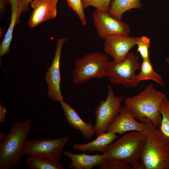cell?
<instances>
[{
	"label": "cell",
	"instance_id": "1",
	"mask_svg": "<svg viewBox=\"0 0 169 169\" xmlns=\"http://www.w3.org/2000/svg\"><path fill=\"white\" fill-rule=\"evenodd\" d=\"M145 139L140 160L144 169H169V137L147 118L144 119Z\"/></svg>",
	"mask_w": 169,
	"mask_h": 169
},
{
	"label": "cell",
	"instance_id": "2",
	"mask_svg": "<svg viewBox=\"0 0 169 169\" xmlns=\"http://www.w3.org/2000/svg\"><path fill=\"white\" fill-rule=\"evenodd\" d=\"M166 96L151 83L138 94L126 98L125 105L138 121L143 122L147 118L159 127L161 120L160 105Z\"/></svg>",
	"mask_w": 169,
	"mask_h": 169
},
{
	"label": "cell",
	"instance_id": "3",
	"mask_svg": "<svg viewBox=\"0 0 169 169\" xmlns=\"http://www.w3.org/2000/svg\"><path fill=\"white\" fill-rule=\"evenodd\" d=\"M145 139L143 131H131L109 145L102 154L106 161L118 160L128 164L132 169H144L139 161Z\"/></svg>",
	"mask_w": 169,
	"mask_h": 169
},
{
	"label": "cell",
	"instance_id": "4",
	"mask_svg": "<svg viewBox=\"0 0 169 169\" xmlns=\"http://www.w3.org/2000/svg\"><path fill=\"white\" fill-rule=\"evenodd\" d=\"M31 122V118H28L16 123L9 130L5 139L0 142V169L12 168L22 159Z\"/></svg>",
	"mask_w": 169,
	"mask_h": 169
},
{
	"label": "cell",
	"instance_id": "5",
	"mask_svg": "<svg viewBox=\"0 0 169 169\" xmlns=\"http://www.w3.org/2000/svg\"><path fill=\"white\" fill-rule=\"evenodd\" d=\"M109 57L100 52L87 54L76 60L71 75L74 83L80 84L90 79L106 77Z\"/></svg>",
	"mask_w": 169,
	"mask_h": 169
},
{
	"label": "cell",
	"instance_id": "6",
	"mask_svg": "<svg viewBox=\"0 0 169 169\" xmlns=\"http://www.w3.org/2000/svg\"><path fill=\"white\" fill-rule=\"evenodd\" d=\"M141 65L138 56L132 52H130L122 61H109L107 68L106 77L113 84H121L125 87L135 88L138 85L135 81V73L140 70Z\"/></svg>",
	"mask_w": 169,
	"mask_h": 169
},
{
	"label": "cell",
	"instance_id": "7",
	"mask_svg": "<svg viewBox=\"0 0 169 169\" xmlns=\"http://www.w3.org/2000/svg\"><path fill=\"white\" fill-rule=\"evenodd\" d=\"M106 99L100 102L94 111L95 121L94 131L97 136L106 132L108 127L119 114L124 99L123 96L115 95L110 84L108 85Z\"/></svg>",
	"mask_w": 169,
	"mask_h": 169
},
{
	"label": "cell",
	"instance_id": "8",
	"mask_svg": "<svg viewBox=\"0 0 169 169\" xmlns=\"http://www.w3.org/2000/svg\"><path fill=\"white\" fill-rule=\"evenodd\" d=\"M69 139L65 136L27 140L24 146L23 154L45 157L59 162L62 150Z\"/></svg>",
	"mask_w": 169,
	"mask_h": 169
},
{
	"label": "cell",
	"instance_id": "9",
	"mask_svg": "<svg viewBox=\"0 0 169 169\" xmlns=\"http://www.w3.org/2000/svg\"><path fill=\"white\" fill-rule=\"evenodd\" d=\"M92 19L97 33L102 39L116 35H129L131 30L126 23L118 20L109 13L96 9L92 13Z\"/></svg>",
	"mask_w": 169,
	"mask_h": 169
},
{
	"label": "cell",
	"instance_id": "10",
	"mask_svg": "<svg viewBox=\"0 0 169 169\" xmlns=\"http://www.w3.org/2000/svg\"><path fill=\"white\" fill-rule=\"evenodd\" d=\"M67 40L66 38L57 40L54 57L45 76L48 87V96L50 100L54 101L64 100L60 89V61L63 46Z\"/></svg>",
	"mask_w": 169,
	"mask_h": 169
},
{
	"label": "cell",
	"instance_id": "11",
	"mask_svg": "<svg viewBox=\"0 0 169 169\" xmlns=\"http://www.w3.org/2000/svg\"><path fill=\"white\" fill-rule=\"evenodd\" d=\"M139 37L126 35H116L105 39L103 50L115 62L122 61L126 57L131 49L137 44Z\"/></svg>",
	"mask_w": 169,
	"mask_h": 169
},
{
	"label": "cell",
	"instance_id": "12",
	"mask_svg": "<svg viewBox=\"0 0 169 169\" xmlns=\"http://www.w3.org/2000/svg\"><path fill=\"white\" fill-rule=\"evenodd\" d=\"M144 125L135 118L125 105L121 106L120 112L108 127L106 132L122 135L128 131L143 132Z\"/></svg>",
	"mask_w": 169,
	"mask_h": 169
},
{
	"label": "cell",
	"instance_id": "13",
	"mask_svg": "<svg viewBox=\"0 0 169 169\" xmlns=\"http://www.w3.org/2000/svg\"><path fill=\"white\" fill-rule=\"evenodd\" d=\"M58 0H34L30 4L33 11L28 20V26L34 28L57 16Z\"/></svg>",
	"mask_w": 169,
	"mask_h": 169
},
{
	"label": "cell",
	"instance_id": "14",
	"mask_svg": "<svg viewBox=\"0 0 169 169\" xmlns=\"http://www.w3.org/2000/svg\"><path fill=\"white\" fill-rule=\"evenodd\" d=\"M59 102L65 116L66 121L69 126L79 131L85 139H90L94 135V125L91 122H85L75 109L64 100Z\"/></svg>",
	"mask_w": 169,
	"mask_h": 169
},
{
	"label": "cell",
	"instance_id": "15",
	"mask_svg": "<svg viewBox=\"0 0 169 169\" xmlns=\"http://www.w3.org/2000/svg\"><path fill=\"white\" fill-rule=\"evenodd\" d=\"M63 154L71 160V163L68 166L69 168L91 169L95 166H100L106 161L103 154L99 153L93 155L85 153L76 154L65 151Z\"/></svg>",
	"mask_w": 169,
	"mask_h": 169
},
{
	"label": "cell",
	"instance_id": "16",
	"mask_svg": "<svg viewBox=\"0 0 169 169\" xmlns=\"http://www.w3.org/2000/svg\"><path fill=\"white\" fill-rule=\"evenodd\" d=\"M101 133L94 140L84 144L74 143V150L85 152L97 151L103 153L107 147L118 137L116 134L106 132Z\"/></svg>",
	"mask_w": 169,
	"mask_h": 169
},
{
	"label": "cell",
	"instance_id": "17",
	"mask_svg": "<svg viewBox=\"0 0 169 169\" xmlns=\"http://www.w3.org/2000/svg\"><path fill=\"white\" fill-rule=\"evenodd\" d=\"M141 7L140 0H112L109 13L114 18L121 20L123 14L127 11Z\"/></svg>",
	"mask_w": 169,
	"mask_h": 169
},
{
	"label": "cell",
	"instance_id": "18",
	"mask_svg": "<svg viewBox=\"0 0 169 169\" xmlns=\"http://www.w3.org/2000/svg\"><path fill=\"white\" fill-rule=\"evenodd\" d=\"M140 70V72L136 75L135 78V82L137 85L141 81L150 80L156 82L162 86H165L161 76L154 70L149 59L143 60Z\"/></svg>",
	"mask_w": 169,
	"mask_h": 169
},
{
	"label": "cell",
	"instance_id": "19",
	"mask_svg": "<svg viewBox=\"0 0 169 169\" xmlns=\"http://www.w3.org/2000/svg\"><path fill=\"white\" fill-rule=\"evenodd\" d=\"M26 163L30 169H64L59 162L39 156H28Z\"/></svg>",
	"mask_w": 169,
	"mask_h": 169
},
{
	"label": "cell",
	"instance_id": "20",
	"mask_svg": "<svg viewBox=\"0 0 169 169\" xmlns=\"http://www.w3.org/2000/svg\"><path fill=\"white\" fill-rule=\"evenodd\" d=\"M160 109L161 120L158 128L163 133L169 137V100L166 96L161 102Z\"/></svg>",
	"mask_w": 169,
	"mask_h": 169
},
{
	"label": "cell",
	"instance_id": "21",
	"mask_svg": "<svg viewBox=\"0 0 169 169\" xmlns=\"http://www.w3.org/2000/svg\"><path fill=\"white\" fill-rule=\"evenodd\" d=\"M85 8L90 6L95 7L96 9L109 13L111 0H81Z\"/></svg>",
	"mask_w": 169,
	"mask_h": 169
},
{
	"label": "cell",
	"instance_id": "22",
	"mask_svg": "<svg viewBox=\"0 0 169 169\" xmlns=\"http://www.w3.org/2000/svg\"><path fill=\"white\" fill-rule=\"evenodd\" d=\"M151 44L150 39L146 36L139 37L137 43L138 48L137 52H139L143 60L149 59V49Z\"/></svg>",
	"mask_w": 169,
	"mask_h": 169
},
{
	"label": "cell",
	"instance_id": "23",
	"mask_svg": "<svg viewBox=\"0 0 169 169\" xmlns=\"http://www.w3.org/2000/svg\"><path fill=\"white\" fill-rule=\"evenodd\" d=\"M68 5L78 15L82 23L85 25L87 23L84 13V8L81 0H66Z\"/></svg>",
	"mask_w": 169,
	"mask_h": 169
},
{
	"label": "cell",
	"instance_id": "24",
	"mask_svg": "<svg viewBox=\"0 0 169 169\" xmlns=\"http://www.w3.org/2000/svg\"><path fill=\"white\" fill-rule=\"evenodd\" d=\"M99 169H131V166L123 161L111 160L106 161L99 166Z\"/></svg>",
	"mask_w": 169,
	"mask_h": 169
},
{
	"label": "cell",
	"instance_id": "25",
	"mask_svg": "<svg viewBox=\"0 0 169 169\" xmlns=\"http://www.w3.org/2000/svg\"><path fill=\"white\" fill-rule=\"evenodd\" d=\"M33 0H21L18 8V11L20 14L28 10L29 5Z\"/></svg>",
	"mask_w": 169,
	"mask_h": 169
},
{
	"label": "cell",
	"instance_id": "26",
	"mask_svg": "<svg viewBox=\"0 0 169 169\" xmlns=\"http://www.w3.org/2000/svg\"><path fill=\"white\" fill-rule=\"evenodd\" d=\"M7 110L5 107L0 103V124L4 122Z\"/></svg>",
	"mask_w": 169,
	"mask_h": 169
},
{
	"label": "cell",
	"instance_id": "27",
	"mask_svg": "<svg viewBox=\"0 0 169 169\" xmlns=\"http://www.w3.org/2000/svg\"><path fill=\"white\" fill-rule=\"evenodd\" d=\"M8 3V0H0V17L4 13L5 10L6 4Z\"/></svg>",
	"mask_w": 169,
	"mask_h": 169
},
{
	"label": "cell",
	"instance_id": "28",
	"mask_svg": "<svg viewBox=\"0 0 169 169\" xmlns=\"http://www.w3.org/2000/svg\"><path fill=\"white\" fill-rule=\"evenodd\" d=\"M7 135L5 133H0V142L3 141L6 138Z\"/></svg>",
	"mask_w": 169,
	"mask_h": 169
},
{
	"label": "cell",
	"instance_id": "29",
	"mask_svg": "<svg viewBox=\"0 0 169 169\" xmlns=\"http://www.w3.org/2000/svg\"><path fill=\"white\" fill-rule=\"evenodd\" d=\"M165 60L166 62L169 65V57H167L165 58Z\"/></svg>",
	"mask_w": 169,
	"mask_h": 169
}]
</instances>
